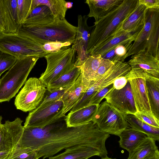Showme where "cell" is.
<instances>
[{"instance_id":"cell-29","label":"cell","mask_w":159,"mask_h":159,"mask_svg":"<svg viewBox=\"0 0 159 159\" xmlns=\"http://www.w3.org/2000/svg\"><path fill=\"white\" fill-rule=\"evenodd\" d=\"M127 125L145 134L155 141H159V128L151 126L140 120L132 114H125Z\"/></svg>"},{"instance_id":"cell-6","label":"cell","mask_w":159,"mask_h":159,"mask_svg":"<svg viewBox=\"0 0 159 159\" xmlns=\"http://www.w3.org/2000/svg\"><path fill=\"white\" fill-rule=\"evenodd\" d=\"M44 44L16 34H3L0 37V50L17 59L33 55L44 57L49 53L43 49Z\"/></svg>"},{"instance_id":"cell-16","label":"cell","mask_w":159,"mask_h":159,"mask_svg":"<svg viewBox=\"0 0 159 159\" xmlns=\"http://www.w3.org/2000/svg\"><path fill=\"white\" fill-rule=\"evenodd\" d=\"M127 63L131 68H139L148 74L159 78V58L146 51L133 55Z\"/></svg>"},{"instance_id":"cell-43","label":"cell","mask_w":159,"mask_h":159,"mask_svg":"<svg viewBox=\"0 0 159 159\" xmlns=\"http://www.w3.org/2000/svg\"><path fill=\"white\" fill-rule=\"evenodd\" d=\"M144 159H159V152L157 151L147 157Z\"/></svg>"},{"instance_id":"cell-37","label":"cell","mask_w":159,"mask_h":159,"mask_svg":"<svg viewBox=\"0 0 159 159\" xmlns=\"http://www.w3.org/2000/svg\"><path fill=\"white\" fill-rule=\"evenodd\" d=\"M33 151H34L30 148L17 145L12 150L8 159H24L29 156Z\"/></svg>"},{"instance_id":"cell-4","label":"cell","mask_w":159,"mask_h":159,"mask_svg":"<svg viewBox=\"0 0 159 159\" xmlns=\"http://www.w3.org/2000/svg\"><path fill=\"white\" fill-rule=\"evenodd\" d=\"M77 30L64 19L44 25L26 26L21 24L16 34L29 35L47 42L69 43L73 44Z\"/></svg>"},{"instance_id":"cell-39","label":"cell","mask_w":159,"mask_h":159,"mask_svg":"<svg viewBox=\"0 0 159 159\" xmlns=\"http://www.w3.org/2000/svg\"><path fill=\"white\" fill-rule=\"evenodd\" d=\"M139 4L144 5L147 9L159 8V0H138Z\"/></svg>"},{"instance_id":"cell-34","label":"cell","mask_w":159,"mask_h":159,"mask_svg":"<svg viewBox=\"0 0 159 159\" xmlns=\"http://www.w3.org/2000/svg\"><path fill=\"white\" fill-rule=\"evenodd\" d=\"M133 115L140 120L147 124L159 128V119L156 118L152 113L146 111H137Z\"/></svg>"},{"instance_id":"cell-26","label":"cell","mask_w":159,"mask_h":159,"mask_svg":"<svg viewBox=\"0 0 159 159\" xmlns=\"http://www.w3.org/2000/svg\"><path fill=\"white\" fill-rule=\"evenodd\" d=\"M140 31L124 33L116 35L104 45L95 48L89 55L100 54L102 56L120 44L134 42Z\"/></svg>"},{"instance_id":"cell-33","label":"cell","mask_w":159,"mask_h":159,"mask_svg":"<svg viewBox=\"0 0 159 159\" xmlns=\"http://www.w3.org/2000/svg\"><path fill=\"white\" fill-rule=\"evenodd\" d=\"M17 59L12 55L0 50V77L3 72L9 70L16 63Z\"/></svg>"},{"instance_id":"cell-8","label":"cell","mask_w":159,"mask_h":159,"mask_svg":"<svg viewBox=\"0 0 159 159\" xmlns=\"http://www.w3.org/2000/svg\"><path fill=\"white\" fill-rule=\"evenodd\" d=\"M125 115L105 101L99 105L92 121L101 131L118 136L127 126Z\"/></svg>"},{"instance_id":"cell-13","label":"cell","mask_w":159,"mask_h":159,"mask_svg":"<svg viewBox=\"0 0 159 159\" xmlns=\"http://www.w3.org/2000/svg\"><path fill=\"white\" fill-rule=\"evenodd\" d=\"M2 119L0 116V152L12 150L17 145L24 128L19 118L12 121L6 120L4 124Z\"/></svg>"},{"instance_id":"cell-7","label":"cell","mask_w":159,"mask_h":159,"mask_svg":"<svg viewBox=\"0 0 159 159\" xmlns=\"http://www.w3.org/2000/svg\"><path fill=\"white\" fill-rule=\"evenodd\" d=\"M76 53L71 47H64L46 55L44 57L47 62V67L39 80L47 87L50 82L66 73L75 64Z\"/></svg>"},{"instance_id":"cell-28","label":"cell","mask_w":159,"mask_h":159,"mask_svg":"<svg viewBox=\"0 0 159 159\" xmlns=\"http://www.w3.org/2000/svg\"><path fill=\"white\" fill-rule=\"evenodd\" d=\"M67 3L64 0H32L30 11L39 6L45 5L49 8L56 20H61L65 19Z\"/></svg>"},{"instance_id":"cell-18","label":"cell","mask_w":159,"mask_h":159,"mask_svg":"<svg viewBox=\"0 0 159 159\" xmlns=\"http://www.w3.org/2000/svg\"><path fill=\"white\" fill-rule=\"evenodd\" d=\"M107 153L87 146H78L66 149L64 152L49 159H88L98 156L102 158L107 157Z\"/></svg>"},{"instance_id":"cell-36","label":"cell","mask_w":159,"mask_h":159,"mask_svg":"<svg viewBox=\"0 0 159 159\" xmlns=\"http://www.w3.org/2000/svg\"><path fill=\"white\" fill-rule=\"evenodd\" d=\"M67 89L48 90L47 89L44 98L40 104L59 100Z\"/></svg>"},{"instance_id":"cell-3","label":"cell","mask_w":159,"mask_h":159,"mask_svg":"<svg viewBox=\"0 0 159 159\" xmlns=\"http://www.w3.org/2000/svg\"><path fill=\"white\" fill-rule=\"evenodd\" d=\"M39 58L33 55L18 59L0 79V102H9L15 96Z\"/></svg>"},{"instance_id":"cell-44","label":"cell","mask_w":159,"mask_h":159,"mask_svg":"<svg viewBox=\"0 0 159 159\" xmlns=\"http://www.w3.org/2000/svg\"><path fill=\"white\" fill-rule=\"evenodd\" d=\"M39 158L37 152L34 151L32 152L29 156L24 159H38Z\"/></svg>"},{"instance_id":"cell-42","label":"cell","mask_w":159,"mask_h":159,"mask_svg":"<svg viewBox=\"0 0 159 159\" xmlns=\"http://www.w3.org/2000/svg\"><path fill=\"white\" fill-rule=\"evenodd\" d=\"M12 150L0 152V159H8Z\"/></svg>"},{"instance_id":"cell-41","label":"cell","mask_w":159,"mask_h":159,"mask_svg":"<svg viewBox=\"0 0 159 159\" xmlns=\"http://www.w3.org/2000/svg\"><path fill=\"white\" fill-rule=\"evenodd\" d=\"M0 32L6 34L5 22L2 0H0Z\"/></svg>"},{"instance_id":"cell-9","label":"cell","mask_w":159,"mask_h":159,"mask_svg":"<svg viewBox=\"0 0 159 159\" xmlns=\"http://www.w3.org/2000/svg\"><path fill=\"white\" fill-rule=\"evenodd\" d=\"M46 86L36 77H31L16 96L14 104L17 109L31 111L36 108L45 96Z\"/></svg>"},{"instance_id":"cell-12","label":"cell","mask_w":159,"mask_h":159,"mask_svg":"<svg viewBox=\"0 0 159 159\" xmlns=\"http://www.w3.org/2000/svg\"><path fill=\"white\" fill-rule=\"evenodd\" d=\"M103 98L113 107L125 114L134 115L137 112L128 81L120 89H116L113 87Z\"/></svg>"},{"instance_id":"cell-20","label":"cell","mask_w":159,"mask_h":159,"mask_svg":"<svg viewBox=\"0 0 159 159\" xmlns=\"http://www.w3.org/2000/svg\"><path fill=\"white\" fill-rule=\"evenodd\" d=\"M99 105H91L75 111L70 112L65 116L66 126L75 127L92 121L97 111Z\"/></svg>"},{"instance_id":"cell-14","label":"cell","mask_w":159,"mask_h":159,"mask_svg":"<svg viewBox=\"0 0 159 159\" xmlns=\"http://www.w3.org/2000/svg\"><path fill=\"white\" fill-rule=\"evenodd\" d=\"M87 16H78L77 30L75 41L71 48L75 50L77 53L75 65L81 66L87 59L86 54L89 40L94 25L89 27L88 25Z\"/></svg>"},{"instance_id":"cell-15","label":"cell","mask_w":159,"mask_h":159,"mask_svg":"<svg viewBox=\"0 0 159 159\" xmlns=\"http://www.w3.org/2000/svg\"><path fill=\"white\" fill-rule=\"evenodd\" d=\"M88 87L83 81L81 73L75 83L65 91L59 100L63 103V107L60 118L65 116L66 114L70 111L83 97Z\"/></svg>"},{"instance_id":"cell-35","label":"cell","mask_w":159,"mask_h":159,"mask_svg":"<svg viewBox=\"0 0 159 159\" xmlns=\"http://www.w3.org/2000/svg\"><path fill=\"white\" fill-rule=\"evenodd\" d=\"M114 63L108 60L102 58L94 79L90 83L89 87L100 80L104 74L113 66Z\"/></svg>"},{"instance_id":"cell-2","label":"cell","mask_w":159,"mask_h":159,"mask_svg":"<svg viewBox=\"0 0 159 159\" xmlns=\"http://www.w3.org/2000/svg\"><path fill=\"white\" fill-rule=\"evenodd\" d=\"M138 4V0H123L119 6L95 23L88 41L86 51L88 57L95 48L115 36L124 21Z\"/></svg>"},{"instance_id":"cell-46","label":"cell","mask_w":159,"mask_h":159,"mask_svg":"<svg viewBox=\"0 0 159 159\" xmlns=\"http://www.w3.org/2000/svg\"><path fill=\"white\" fill-rule=\"evenodd\" d=\"M3 34H4L3 33L1 32H0V37Z\"/></svg>"},{"instance_id":"cell-27","label":"cell","mask_w":159,"mask_h":159,"mask_svg":"<svg viewBox=\"0 0 159 159\" xmlns=\"http://www.w3.org/2000/svg\"><path fill=\"white\" fill-rule=\"evenodd\" d=\"M102 59L100 54L89 55L81 66L83 81L88 89L94 79Z\"/></svg>"},{"instance_id":"cell-38","label":"cell","mask_w":159,"mask_h":159,"mask_svg":"<svg viewBox=\"0 0 159 159\" xmlns=\"http://www.w3.org/2000/svg\"><path fill=\"white\" fill-rule=\"evenodd\" d=\"M113 87L112 84L98 91L91 98L88 106L91 105H99L104 97Z\"/></svg>"},{"instance_id":"cell-24","label":"cell","mask_w":159,"mask_h":159,"mask_svg":"<svg viewBox=\"0 0 159 159\" xmlns=\"http://www.w3.org/2000/svg\"><path fill=\"white\" fill-rule=\"evenodd\" d=\"M145 78L151 112L156 118L159 119V78L147 73Z\"/></svg>"},{"instance_id":"cell-30","label":"cell","mask_w":159,"mask_h":159,"mask_svg":"<svg viewBox=\"0 0 159 159\" xmlns=\"http://www.w3.org/2000/svg\"><path fill=\"white\" fill-rule=\"evenodd\" d=\"M155 141L147 137L133 149L129 152L127 159H144L158 151Z\"/></svg>"},{"instance_id":"cell-21","label":"cell","mask_w":159,"mask_h":159,"mask_svg":"<svg viewBox=\"0 0 159 159\" xmlns=\"http://www.w3.org/2000/svg\"><path fill=\"white\" fill-rule=\"evenodd\" d=\"M55 21L48 7L43 5L37 7L31 11L21 25L26 26H42Z\"/></svg>"},{"instance_id":"cell-10","label":"cell","mask_w":159,"mask_h":159,"mask_svg":"<svg viewBox=\"0 0 159 159\" xmlns=\"http://www.w3.org/2000/svg\"><path fill=\"white\" fill-rule=\"evenodd\" d=\"M63 107L61 100L40 104L30 111L24 127L43 128L59 120Z\"/></svg>"},{"instance_id":"cell-40","label":"cell","mask_w":159,"mask_h":159,"mask_svg":"<svg viewBox=\"0 0 159 159\" xmlns=\"http://www.w3.org/2000/svg\"><path fill=\"white\" fill-rule=\"evenodd\" d=\"M128 81L125 76L118 77L113 83V88L116 89H120L125 86Z\"/></svg>"},{"instance_id":"cell-32","label":"cell","mask_w":159,"mask_h":159,"mask_svg":"<svg viewBox=\"0 0 159 159\" xmlns=\"http://www.w3.org/2000/svg\"><path fill=\"white\" fill-rule=\"evenodd\" d=\"M32 0H17V11L19 23L21 24L30 12Z\"/></svg>"},{"instance_id":"cell-31","label":"cell","mask_w":159,"mask_h":159,"mask_svg":"<svg viewBox=\"0 0 159 159\" xmlns=\"http://www.w3.org/2000/svg\"><path fill=\"white\" fill-rule=\"evenodd\" d=\"M132 42L120 44L101 56L103 59L114 62L118 61L124 62V57L131 48Z\"/></svg>"},{"instance_id":"cell-45","label":"cell","mask_w":159,"mask_h":159,"mask_svg":"<svg viewBox=\"0 0 159 159\" xmlns=\"http://www.w3.org/2000/svg\"><path fill=\"white\" fill-rule=\"evenodd\" d=\"M101 159H116V158H109L108 157H106L102 158H101Z\"/></svg>"},{"instance_id":"cell-19","label":"cell","mask_w":159,"mask_h":159,"mask_svg":"<svg viewBox=\"0 0 159 159\" xmlns=\"http://www.w3.org/2000/svg\"><path fill=\"white\" fill-rule=\"evenodd\" d=\"M123 0H87L85 2L89 8V12L87 16L93 17L95 23L99 19L111 12L123 2Z\"/></svg>"},{"instance_id":"cell-25","label":"cell","mask_w":159,"mask_h":159,"mask_svg":"<svg viewBox=\"0 0 159 159\" xmlns=\"http://www.w3.org/2000/svg\"><path fill=\"white\" fill-rule=\"evenodd\" d=\"M81 72V66H74L67 72L49 83L47 86L48 90L68 89L76 81Z\"/></svg>"},{"instance_id":"cell-11","label":"cell","mask_w":159,"mask_h":159,"mask_svg":"<svg viewBox=\"0 0 159 159\" xmlns=\"http://www.w3.org/2000/svg\"><path fill=\"white\" fill-rule=\"evenodd\" d=\"M146 73L138 68H132L125 76L129 83L137 111L152 113L145 84Z\"/></svg>"},{"instance_id":"cell-5","label":"cell","mask_w":159,"mask_h":159,"mask_svg":"<svg viewBox=\"0 0 159 159\" xmlns=\"http://www.w3.org/2000/svg\"><path fill=\"white\" fill-rule=\"evenodd\" d=\"M159 8L147 9L144 25L124 57L144 51L159 58Z\"/></svg>"},{"instance_id":"cell-17","label":"cell","mask_w":159,"mask_h":159,"mask_svg":"<svg viewBox=\"0 0 159 159\" xmlns=\"http://www.w3.org/2000/svg\"><path fill=\"white\" fill-rule=\"evenodd\" d=\"M147 9L144 5L139 3L134 10L124 21L115 36L124 33L141 31L145 23Z\"/></svg>"},{"instance_id":"cell-23","label":"cell","mask_w":159,"mask_h":159,"mask_svg":"<svg viewBox=\"0 0 159 159\" xmlns=\"http://www.w3.org/2000/svg\"><path fill=\"white\" fill-rule=\"evenodd\" d=\"M120 147L129 152L147 136L143 133L127 125L126 128L118 135Z\"/></svg>"},{"instance_id":"cell-22","label":"cell","mask_w":159,"mask_h":159,"mask_svg":"<svg viewBox=\"0 0 159 159\" xmlns=\"http://www.w3.org/2000/svg\"><path fill=\"white\" fill-rule=\"evenodd\" d=\"M5 22L6 34H17L20 25L17 16V0H2Z\"/></svg>"},{"instance_id":"cell-1","label":"cell","mask_w":159,"mask_h":159,"mask_svg":"<svg viewBox=\"0 0 159 159\" xmlns=\"http://www.w3.org/2000/svg\"><path fill=\"white\" fill-rule=\"evenodd\" d=\"M64 117L43 128L24 127L18 145L36 151L39 158L43 159L78 146L92 147L107 153L105 142L109 134L101 131L92 121L80 126L67 127L66 122L59 123Z\"/></svg>"}]
</instances>
